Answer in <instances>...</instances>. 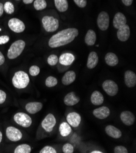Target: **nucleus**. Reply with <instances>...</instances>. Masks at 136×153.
Wrapping results in <instances>:
<instances>
[{"mask_svg": "<svg viewBox=\"0 0 136 153\" xmlns=\"http://www.w3.org/2000/svg\"><path fill=\"white\" fill-rule=\"evenodd\" d=\"M104 91L108 95L111 97H114L117 95L118 91V85L112 80L108 79L103 82L102 85Z\"/></svg>", "mask_w": 136, "mask_h": 153, "instance_id": "423d86ee", "label": "nucleus"}, {"mask_svg": "<svg viewBox=\"0 0 136 153\" xmlns=\"http://www.w3.org/2000/svg\"><path fill=\"white\" fill-rule=\"evenodd\" d=\"M59 61L58 57L55 54L50 55L48 58V63L51 66H54L57 64Z\"/></svg>", "mask_w": 136, "mask_h": 153, "instance_id": "2f4dec72", "label": "nucleus"}, {"mask_svg": "<svg viewBox=\"0 0 136 153\" xmlns=\"http://www.w3.org/2000/svg\"><path fill=\"white\" fill-rule=\"evenodd\" d=\"M75 59V57L73 54L68 53H64L61 54L59 57V62L60 64L65 66L70 65Z\"/></svg>", "mask_w": 136, "mask_h": 153, "instance_id": "412c9836", "label": "nucleus"}, {"mask_svg": "<svg viewBox=\"0 0 136 153\" xmlns=\"http://www.w3.org/2000/svg\"><path fill=\"white\" fill-rule=\"evenodd\" d=\"M125 82L128 87L132 88L136 85V74L131 70H127L125 73Z\"/></svg>", "mask_w": 136, "mask_h": 153, "instance_id": "2eb2a0df", "label": "nucleus"}, {"mask_svg": "<svg viewBox=\"0 0 136 153\" xmlns=\"http://www.w3.org/2000/svg\"><path fill=\"white\" fill-rule=\"evenodd\" d=\"M59 132L62 136L67 137L71 132V128L67 122H63L60 125Z\"/></svg>", "mask_w": 136, "mask_h": 153, "instance_id": "bb28decb", "label": "nucleus"}, {"mask_svg": "<svg viewBox=\"0 0 136 153\" xmlns=\"http://www.w3.org/2000/svg\"><path fill=\"white\" fill-rule=\"evenodd\" d=\"M23 1L25 4H29L32 3L34 1V0H23Z\"/></svg>", "mask_w": 136, "mask_h": 153, "instance_id": "37998d69", "label": "nucleus"}, {"mask_svg": "<svg viewBox=\"0 0 136 153\" xmlns=\"http://www.w3.org/2000/svg\"><path fill=\"white\" fill-rule=\"evenodd\" d=\"M42 25L45 30L48 33L56 31L59 26V20L52 16H45L42 20Z\"/></svg>", "mask_w": 136, "mask_h": 153, "instance_id": "20e7f679", "label": "nucleus"}, {"mask_svg": "<svg viewBox=\"0 0 136 153\" xmlns=\"http://www.w3.org/2000/svg\"><path fill=\"white\" fill-rule=\"evenodd\" d=\"M67 123L73 128H77L81 121V115L77 112H71L67 117Z\"/></svg>", "mask_w": 136, "mask_h": 153, "instance_id": "9b49d317", "label": "nucleus"}, {"mask_svg": "<svg viewBox=\"0 0 136 153\" xmlns=\"http://www.w3.org/2000/svg\"><path fill=\"white\" fill-rule=\"evenodd\" d=\"M97 25L101 30H107L109 26V16L106 12L102 11L97 18Z\"/></svg>", "mask_w": 136, "mask_h": 153, "instance_id": "1a4fd4ad", "label": "nucleus"}, {"mask_svg": "<svg viewBox=\"0 0 136 153\" xmlns=\"http://www.w3.org/2000/svg\"><path fill=\"white\" fill-rule=\"evenodd\" d=\"M17 1H19V0H17Z\"/></svg>", "mask_w": 136, "mask_h": 153, "instance_id": "de8ad7c7", "label": "nucleus"}, {"mask_svg": "<svg viewBox=\"0 0 136 153\" xmlns=\"http://www.w3.org/2000/svg\"><path fill=\"white\" fill-rule=\"evenodd\" d=\"M122 3L126 6H129L132 4L133 0H122Z\"/></svg>", "mask_w": 136, "mask_h": 153, "instance_id": "ea45409f", "label": "nucleus"}, {"mask_svg": "<svg viewBox=\"0 0 136 153\" xmlns=\"http://www.w3.org/2000/svg\"><path fill=\"white\" fill-rule=\"evenodd\" d=\"M85 42L88 46L95 45L97 40V35L95 32L92 29H89L85 36Z\"/></svg>", "mask_w": 136, "mask_h": 153, "instance_id": "393cba45", "label": "nucleus"}, {"mask_svg": "<svg viewBox=\"0 0 136 153\" xmlns=\"http://www.w3.org/2000/svg\"><path fill=\"white\" fill-rule=\"evenodd\" d=\"M9 37L8 36H0V45H4L7 43L9 41Z\"/></svg>", "mask_w": 136, "mask_h": 153, "instance_id": "4c0bfd02", "label": "nucleus"}, {"mask_svg": "<svg viewBox=\"0 0 136 153\" xmlns=\"http://www.w3.org/2000/svg\"><path fill=\"white\" fill-rule=\"evenodd\" d=\"M78 35L79 31L77 28H67L62 30L50 39L48 45L52 48L62 47L72 42Z\"/></svg>", "mask_w": 136, "mask_h": 153, "instance_id": "f257e3e1", "label": "nucleus"}, {"mask_svg": "<svg viewBox=\"0 0 136 153\" xmlns=\"http://www.w3.org/2000/svg\"><path fill=\"white\" fill-rule=\"evenodd\" d=\"M29 83L28 74L23 71H19L14 74L12 78L13 85L19 89L26 88Z\"/></svg>", "mask_w": 136, "mask_h": 153, "instance_id": "f03ea898", "label": "nucleus"}, {"mask_svg": "<svg viewBox=\"0 0 136 153\" xmlns=\"http://www.w3.org/2000/svg\"><path fill=\"white\" fill-rule=\"evenodd\" d=\"M103 152L100 151H93L91 152V153H102Z\"/></svg>", "mask_w": 136, "mask_h": 153, "instance_id": "a18cd8bd", "label": "nucleus"}, {"mask_svg": "<svg viewBox=\"0 0 136 153\" xmlns=\"http://www.w3.org/2000/svg\"><path fill=\"white\" fill-rule=\"evenodd\" d=\"M55 6L57 9L60 12H64L68 8L67 0H54Z\"/></svg>", "mask_w": 136, "mask_h": 153, "instance_id": "a878e982", "label": "nucleus"}, {"mask_svg": "<svg viewBox=\"0 0 136 153\" xmlns=\"http://www.w3.org/2000/svg\"><path fill=\"white\" fill-rule=\"evenodd\" d=\"M56 124V120L55 117L53 114H49L43 120L42 122V126L45 131L51 132L53 130Z\"/></svg>", "mask_w": 136, "mask_h": 153, "instance_id": "0eeeda50", "label": "nucleus"}, {"mask_svg": "<svg viewBox=\"0 0 136 153\" xmlns=\"http://www.w3.org/2000/svg\"><path fill=\"white\" fill-rule=\"evenodd\" d=\"M25 46L26 43L22 40H18L13 42L8 50V58L9 59H14L18 57L23 51Z\"/></svg>", "mask_w": 136, "mask_h": 153, "instance_id": "7ed1b4c3", "label": "nucleus"}, {"mask_svg": "<svg viewBox=\"0 0 136 153\" xmlns=\"http://www.w3.org/2000/svg\"><path fill=\"white\" fill-rule=\"evenodd\" d=\"M105 131L109 136L114 139H119L122 135V131L112 125H108L105 128Z\"/></svg>", "mask_w": 136, "mask_h": 153, "instance_id": "6ab92c4d", "label": "nucleus"}, {"mask_svg": "<svg viewBox=\"0 0 136 153\" xmlns=\"http://www.w3.org/2000/svg\"><path fill=\"white\" fill-rule=\"evenodd\" d=\"M40 71V68L37 65H33L29 68V74L32 76H37Z\"/></svg>", "mask_w": 136, "mask_h": 153, "instance_id": "473e14b6", "label": "nucleus"}, {"mask_svg": "<svg viewBox=\"0 0 136 153\" xmlns=\"http://www.w3.org/2000/svg\"><path fill=\"white\" fill-rule=\"evenodd\" d=\"M8 26L13 32L16 33H21L25 30L24 23L17 18L10 19L8 22Z\"/></svg>", "mask_w": 136, "mask_h": 153, "instance_id": "6e6552de", "label": "nucleus"}, {"mask_svg": "<svg viewBox=\"0 0 136 153\" xmlns=\"http://www.w3.org/2000/svg\"><path fill=\"white\" fill-rule=\"evenodd\" d=\"M115 153H128V149L123 146H117L114 150Z\"/></svg>", "mask_w": 136, "mask_h": 153, "instance_id": "c9c22d12", "label": "nucleus"}, {"mask_svg": "<svg viewBox=\"0 0 136 153\" xmlns=\"http://www.w3.org/2000/svg\"><path fill=\"white\" fill-rule=\"evenodd\" d=\"M47 4L45 0H35L34 7L37 10H42L47 7Z\"/></svg>", "mask_w": 136, "mask_h": 153, "instance_id": "c85d7f7f", "label": "nucleus"}, {"mask_svg": "<svg viewBox=\"0 0 136 153\" xmlns=\"http://www.w3.org/2000/svg\"><path fill=\"white\" fill-rule=\"evenodd\" d=\"M111 114L110 109L106 106H102L99 108L95 109L93 111L94 115L100 120H103L108 118Z\"/></svg>", "mask_w": 136, "mask_h": 153, "instance_id": "4468645a", "label": "nucleus"}, {"mask_svg": "<svg viewBox=\"0 0 136 153\" xmlns=\"http://www.w3.org/2000/svg\"><path fill=\"white\" fill-rule=\"evenodd\" d=\"M13 119L16 123L23 128H29L32 125L31 118L23 112L17 113L14 115Z\"/></svg>", "mask_w": 136, "mask_h": 153, "instance_id": "39448f33", "label": "nucleus"}, {"mask_svg": "<svg viewBox=\"0 0 136 153\" xmlns=\"http://www.w3.org/2000/svg\"><path fill=\"white\" fill-rule=\"evenodd\" d=\"M2 139H3V134H2V132L0 131V143L1 142Z\"/></svg>", "mask_w": 136, "mask_h": 153, "instance_id": "c03bdc74", "label": "nucleus"}, {"mask_svg": "<svg viewBox=\"0 0 136 153\" xmlns=\"http://www.w3.org/2000/svg\"><path fill=\"white\" fill-rule=\"evenodd\" d=\"M4 61H5L4 56L3 54V53L0 51V65H3L4 63Z\"/></svg>", "mask_w": 136, "mask_h": 153, "instance_id": "a19ab883", "label": "nucleus"}, {"mask_svg": "<svg viewBox=\"0 0 136 153\" xmlns=\"http://www.w3.org/2000/svg\"><path fill=\"white\" fill-rule=\"evenodd\" d=\"M6 135L7 138L12 142H17L22 139L23 134L17 128L9 126L6 129Z\"/></svg>", "mask_w": 136, "mask_h": 153, "instance_id": "9d476101", "label": "nucleus"}, {"mask_svg": "<svg viewBox=\"0 0 136 153\" xmlns=\"http://www.w3.org/2000/svg\"><path fill=\"white\" fill-rule=\"evenodd\" d=\"M120 119L126 126L132 125L135 120L134 115L130 111H123L120 114Z\"/></svg>", "mask_w": 136, "mask_h": 153, "instance_id": "ddd939ff", "label": "nucleus"}, {"mask_svg": "<svg viewBox=\"0 0 136 153\" xmlns=\"http://www.w3.org/2000/svg\"><path fill=\"white\" fill-rule=\"evenodd\" d=\"M80 101V97L76 95L74 92H70L66 95L64 98V102L68 106H73L78 104Z\"/></svg>", "mask_w": 136, "mask_h": 153, "instance_id": "a211bd4d", "label": "nucleus"}, {"mask_svg": "<svg viewBox=\"0 0 136 153\" xmlns=\"http://www.w3.org/2000/svg\"><path fill=\"white\" fill-rule=\"evenodd\" d=\"M31 152V147L27 144H22L14 150L15 153H30Z\"/></svg>", "mask_w": 136, "mask_h": 153, "instance_id": "cd10ccee", "label": "nucleus"}, {"mask_svg": "<svg viewBox=\"0 0 136 153\" xmlns=\"http://www.w3.org/2000/svg\"><path fill=\"white\" fill-rule=\"evenodd\" d=\"M62 151L64 153H73L74 151V147L70 143H66L63 146Z\"/></svg>", "mask_w": 136, "mask_h": 153, "instance_id": "f704fd0d", "label": "nucleus"}, {"mask_svg": "<svg viewBox=\"0 0 136 153\" xmlns=\"http://www.w3.org/2000/svg\"><path fill=\"white\" fill-rule=\"evenodd\" d=\"M56 150L52 146H46L43 148L40 151V153H56Z\"/></svg>", "mask_w": 136, "mask_h": 153, "instance_id": "72a5a7b5", "label": "nucleus"}, {"mask_svg": "<svg viewBox=\"0 0 136 153\" xmlns=\"http://www.w3.org/2000/svg\"><path fill=\"white\" fill-rule=\"evenodd\" d=\"M126 18L125 16V15L121 12L117 13L113 20V26L115 28L118 29L122 26L126 25Z\"/></svg>", "mask_w": 136, "mask_h": 153, "instance_id": "dca6fc26", "label": "nucleus"}, {"mask_svg": "<svg viewBox=\"0 0 136 153\" xmlns=\"http://www.w3.org/2000/svg\"><path fill=\"white\" fill-rule=\"evenodd\" d=\"M98 56L96 52L92 51L88 54L87 67L88 69H93L94 68L98 63Z\"/></svg>", "mask_w": 136, "mask_h": 153, "instance_id": "aec40b11", "label": "nucleus"}, {"mask_svg": "<svg viewBox=\"0 0 136 153\" xmlns=\"http://www.w3.org/2000/svg\"><path fill=\"white\" fill-rule=\"evenodd\" d=\"M105 62L111 67H115L118 64V58L117 56L113 53H108L105 56Z\"/></svg>", "mask_w": 136, "mask_h": 153, "instance_id": "b1692460", "label": "nucleus"}, {"mask_svg": "<svg viewBox=\"0 0 136 153\" xmlns=\"http://www.w3.org/2000/svg\"><path fill=\"white\" fill-rule=\"evenodd\" d=\"M76 79V73L74 71H68L62 78V82L64 85H68L72 84Z\"/></svg>", "mask_w": 136, "mask_h": 153, "instance_id": "4be33fe9", "label": "nucleus"}, {"mask_svg": "<svg viewBox=\"0 0 136 153\" xmlns=\"http://www.w3.org/2000/svg\"><path fill=\"white\" fill-rule=\"evenodd\" d=\"M42 108L43 104L40 102H28L25 106V109L27 111V112L31 114L37 113L38 112L42 110Z\"/></svg>", "mask_w": 136, "mask_h": 153, "instance_id": "f3484780", "label": "nucleus"}, {"mask_svg": "<svg viewBox=\"0 0 136 153\" xmlns=\"http://www.w3.org/2000/svg\"><path fill=\"white\" fill-rule=\"evenodd\" d=\"M73 1L75 4L81 8H84L87 5V0H73Z\"/></svg>", "mask_w": 136, "mask_h": 153, "instance_id": "e433bc0d", "label": "nucleus"}, {"mask_svg": "<svg viewBox=\"0 0 136 153\" xmlns=\"http://www.w3.org/2000/svg\"><path fill=\"white\" fill-rule=\"evenodd\" d=\"M4 11V5L1 3H0V17L2 16Z\"/></svg>", "mask_w": 136, "mask_h": 153, "instance_id": "79ce46f5", "label": "nucleus"}, {"mask_svg": "<svg viewBox=\"0 0 136 153\" xmlns=\"http://www.w3.org/2000/svg\"><path fill=\"white\" fill-rule=\"evenodd\" d=\"M4 10L7 14H12L15 11L13 4L10 1L6 2V3L4 4Z\"/></svg>", "mask_w": 136, "mask_h": 153, "instance_id": "7c9ffc66", "label": "nucleus"}, {"mask_svg": "<svg viewBox=\"0 0 136 153\" xmlns=\"http://www.w3.org/2000/svg\"><path fill=\"white\" fill-rule=\"evenodd\" d=\"M91 102L95 105H100L104 102V97L99 91H94L90 97Z\"/></svg>", "mask_w": 136, "mask_h": 153, "instance_id": "5701e85b", "label": "nucleus"}, {"mask_svg": "<svg viewBox=\"0 0 136 153\" xmlns=\"http://www.w3.org/2000/svg\"><path fill=\"white\" fill-rule=\"evenodd\" d=\"M57 84V79L53 76H49L45 81V85L48 87H53Z\"/></svg>", "mask_w": 136, "mask_h": 153, "instance_id": "c756f323", "label": "nucleus"}, {"mask_svg": "<svg viewBox=\"0 0 136 153\" xmlns=\"http://www.w3.org/2000/svg\"><path fill=\"white\" fill-rule=\"evenodd\" d=\"M117 37L121 42L127 41L130 37V28L127 25H125L118 29Z\"/></svg>", "mask_w": 136, "mask_h": 153, "instance_id": "f8f14e48", "label": "nucleus"}, {"mask_svg": "<svg viewBox=\"0 0 136 153\" xmlns=\"http://www.w3.org/2000/svg\"><path fill=\"white\" fill-rule=\"evenodd\" d=\"M0 30H1V28H0Z\"/></svg>", "mask_w": 136, "mask_h": 153, "instance_id": "49530a36", "label": "nucleus"}, {"mask_svg": "<svg viewBox=\"0 0 136 153\" xmlns=\"http://www.w3.org/2000/svg\"><path fill=\"white\" fill-rule=\"evenodd\" d=\"M6 99V94L4 91L0 90V104L4 102Z\"/></svg>", "mask_w": 136, "mask_h": 153, "instance_id": "58836bf2", "label": "nucleus"}]
</instances>
